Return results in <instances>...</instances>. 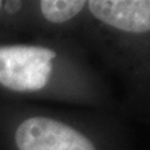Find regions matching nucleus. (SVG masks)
Returning a JSON list of instances; mask_svg holds the SVG:
<instances>
[{"mask_svg": "<svg viewBox=\"0 0 150 150\" xmlns=\"http://www.w3.org/2000/svg\"><path fill=\"white\" fill-rule=\"evenodd\" d=\"M55 58L45 46H0V85L18 93L40 90L51 76Z\"/></svg>", "mask_w": 150, "mask_h": 150, "instance_id": "nucleus-1", "label": "nucleus"}, {"mask_svg": "<svg viewBox=\"0 0 150 150\" xmlns=\"http://www.w3.org/2000/svg\"><path fill=\"white\" fill-rule=\"evenodd\" d=\"M20 8H21V3L20 1H8L6 5H5V9H6L8 13H15Z\"/></svg>", "mask_w": 150, "mask_h": 150, "instance_id": "nucleus-5", "label": "nucleus"}, {"mask_svg": "<svg viewBox=\"0 0 150 150\" xmlns=\"http://www.w3.org/2000/svg\"><path fill=\"white\" fill-rule=\"evenodd\" d=\"M86 6L84 0H43L40 10L43 16L54 24H63L71 20Z\"/></svg>", "mask_w": 150, "mask_h": 150, "instance_id": "nucleus-4", "label": "nucleus"}, {"mask_svg": "<svg viewBox=\"0 0 150 150\" xmlns=\"http://www.w3.org/2000/svg\"><path fill=\"white\" fill-rule=\"evenodd\" d=\"M14 139L19 150H96L83 133L46 116L25 119L18 126Z\"/></svg>", "mask_w": 150, "mask_h": 150, "instance_id": "nucleus-2", "label": "nucleus"}, {"mask_svg": "<svg viewBox=\"0 0 150 150\" xmlns=\"http://www.w3.org/2000/svg\"><path fill=\"white\" fill-rule=\"evenodd\" d=\"M1 5H3V3H1V1H0V9H1Z\"/></svg>", "mask_w": 150, "mask_h": 150, "instance_id": "nucleus-6", "label": "nucleus"}, {"mask_svg": "<svg viewBox=\"0 0 150 150\" xmlns=\"http://www.w3.org/2000/svg\"><path fill=\"white\" fill-rule=\"evenodd\" d=\"M86 6L105 26L128 34L150 33V0H90Z\"/></svg>", "mask_w": 150, "mask_h": 150, "instance_id": "nucleus-3", "label": "nucleus"}]
</instances>
